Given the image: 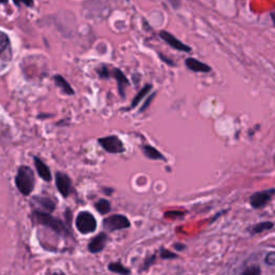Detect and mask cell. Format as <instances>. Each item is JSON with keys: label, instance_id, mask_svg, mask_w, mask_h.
<instances>
[{"label": "cell", "instance_id": "24", "mask_svg": "<svg viewBox=\"0 0 275 275\" xmlns=\"http://www.w3.org/2000/svg\"><path fill=\"white\" fill-rule=\"evenodd\" d=\"M166 2L169 3L173 9H179L181 7V0H166Z\"/></svg>", "mask_w": 275, "mask_h": 275}, {"label": "cell", "instance_id": "2", "mask_svg": "<svg viewBox=\"0 0 275 275\" xmlns=\"http://www.w3.org/2000/svg\"><path fill=\"white\" fill-rule=\"evenodd\" d=\"M76 228L82 233L94 232L97 228V223L95 217L88 212L80 213L76 218Z\"/></svg>", "mask_w": 275, "mask_h": 275}, {"label": "cell", "instance_id": "19", "mask_svg": "<svg viewBox=\"0 0 275 275\" xmlns=\"http://www.w3.org/2000/svg\"><path fill=\"white\" fill-rule=\"evenodd\" d=\"M8 43H9L8 35L5 32L0 31V54H2V53L4 52V50L7 48Z\"/></svg>", "mask_w": 275, "mask_h": 275}, {"label": "cell", "instance_id": "26", "mask_svg": "<svg viewBox=\"0 0 275 275\" xmlns=\"http://www.w3.org/2000/svg\"><path fill=\"white\" fill-rule=\"evenodd\" d=\"M14 3L19 6L20 4H25L26 6H31L32 0H14Z\"/></svg>", "mask_w": 275, "mask_h": 275}, {"label": "cell", "instance_id": "10", "mask_svg": "<svg viewBox=\"0 0 275 275\" xmlns=\"http://www.w3.org/2000/svg\"><path fill=\"white\" fill-rule=\"evenodd\" d=\"M56 184H57V187L59 189V191L64 194V196H68L69 192H70V180L69 177L66 175V174H63V173H57L56 175Z\"/></svg>", "mask_w": 275, "mask_h": 275}, {"label": "cell", "instance_id": "20", "mask_svg": "<svg viewBox=\"0 0 275 275\" xmlns=\"http://www.w3.org/2000/svg\"><path fill=\"white\" fill-rule=\"evenodd\" d=\"M156 260V255H152L150 257H148V258L145 259L144 263L142 264V267H141V271H146L150 265H152Z\"/></svg>", "mask_w": 275, "mask_h": 275}, {"label": "cell", "instance_id": "3", "mask_svg": "<svg viewBox=\"0 0 275 275\" xmlns=\"http://www.w3.org/2000/svg\"><path fill=\"white\" fill-rule=\"evenodd\" d=\"M103 226L105 229H108L109 231H115V230L129 228L130 221L126 216L116 214V215H112L108 218H105L103 221Z\"/></svg>", "mask_w": 275, "mask_h": 275}, {"label": "cell", "instance_id": "12", "mask_svg": "<svg viewBox=\"0 0 275 275\" xmlns=\"http://www.w3.org/2000/svg\"><path fill=\"white\" fill-rule=\"evenodd\" d=\"M141 149H142V152H143V154L149 159H153V161H166L165 156L153 146L143 145L141 147Z\"/></svg>", "mask_w": 275, "mask_h": 275}, {"label": "cell", "instance_id": "11", "mask_svg": "<svg viewBox=\"0 0 275 275\" xmlns=\"http://www.w3.org/2000/svg\"><path fill=\"white\" fill-rule=\"evenodd\" d=\"M114 75H115V78H116L117 84H119L120 95H121L122 98H125V96H126V87L129 84L128 83V80L125 76V74H124L120 69H115L114 70Z\"/></svg>", "mask_w": 275, "mask_h": 275}, {"label": "cell", "instance_id": "9", "mask_svg": "<svg viewBox=\"0 0 275 275\" xmlns=\"http://www.w3.org/2000/svg\"><path fill=\"white\" fill-rule=\"evenodd\" d=\"M38 215V218L40 220V223L44 224V225H48L50 226L51 228H53L54 230H56V231L58 232H66V228L61 225L60 221L52 218L46 214H37Z\"/></svg>", "mask_w": 275, "mask_h": 275}, {"label": "cell", "instance_id": "29", "mask_svg": "<svg viewBox=\"0 0 275 275\" xmlns=\"http://www.w3.org/2000/svg\"><path fill=\"white\" fill-rule=\"evenodd\" d=\"M8 2V0H0V3H3V4H6Z\"/></svg>", "mask_w": 275, "mask_h": 275}, {"label": "cell", "instance_id": "13", "mask_svg": "<svg viewBox=\"0 0 275 275\" xmlns=\"http://www.w3.org/2000/svg\"><path fill=\"white\" fill-rule=\"evenodd\" d=\"M34 163H35V167H37V170L39 172V175L42 177V179L46 180L47 182L51 181V172L49 170V168L46 166V164H43L39 158H34Z\"/></svg>", "mask_w": 275, "mask_h": 275}, {"label": "cell", "instance_id": "5", "mask_svg": "<svg viewBox=\"0 0 275 275\" xmlns=\"http://www.w3.org/2000/svg\"><path fill=\"white\" fill-rule=\"evenodd\" d=\"M274 194H275V188L256 192V193L252 194V197L250 199L251 206L254 209L263 208L272 199V197L274 196Z\"/></svg>", "mask_w": 275, "mask_h": 275}, {"label": "cell", "instance_id": "23", "mask_svg": "<svg viewBox=\"0 0 275 275\" xmlns=\"http://www.w3.org/2000/svg\"><path fill=\"white\" fill-rule=\"evenodd\" d=\"M155 93L154 94H152V96H150V97H148V98H147V100L145 101V103L143 104V105H142V108L140 109V112H143L144 110H146L147 108H148V106H149V104H150V102H152L153 101V99H154V97H155Z\"/></svg>", "mask_w": 275, "mask_h": 275}, {"label": "cell", "instance_id": "14", "mask_svg": "<svg viewBox=\"0 0 275 275\" xmlns=\"http://www.w3.org/2000/svg\"><path fill=\"white\" fill-rule=\"evenodd\" d=\"M150 90H152V85L150 84H146L142 90L138 93V95L135 97L134 100H132L131 102V108H136V106L141 102V100L144 98L145 95L148 94V92H150Z\"/></svg>", "mask_w": 275, "mask_h": 275}, {"label": "cell", "instance_id": "25", "mask_svg": "<svg viewBox=\"0 0 275 275\" xmlns=\"http://www.w3.org/2000/svg\"><path fill=\"white\" fill-rule=\"evenodd\" d=\"M159 57H161L162 58V60L164 61V63H166V64H168V65H169V66H175V64L173 63V61L170 59V58H168V57H165V55H163V54H159Z\"/></svg>", "mask_w": 275, "mask_h": 275}, {"label": "cell", "instance_id": "16", "mask_svg": "<svg viewBox=\"0 0 275 275\" xmlns=\"http://www.w3.org/2000/svg\"><path fill=\"white\" fill-rule=\"evenodd\" d=\"M109 270L114 272V273H119V274H123V275H127L130 274V270L126 269L124 265L120 262H113L109 264Z\"/></svg>", "mask_w": 275, "mask_h": 275}, {"label": "cell", "instance_id": "18", "mask_svg": "<svg viewBox=\"0 0 275 275\" xmlns=\"http://www.w3.org/2000/svg\"><path fill=\"white\" fill-rule=\"evenodd\" d=\"M161 258L162 259H175V258H177V255L169 250H165V248H162Z\"/></svg>", "mask_w": 275, "mask_h": 275}, {"label": "cell", "instance_id": "15", "mask_svg": "<svg viewBox=\"0 0 275 275\" xmlns=\"http://www.w3.org/2000/svg\"><path fill=\"white\" fill-rule=\"evenodd\" d=\"M273 223H271V221H263V223H259L257 224L256 226H254L252 228V233L253 234H258V233H261L263 231H267V230H270L273 228Z\"/></svg>", "mask_w": 275, "mask_h": 275}, {"label": "cell", "instance_id": "4", "mask_svg": "<svg viewBox=\"0 0 275 275\" xmlns=\"http://www.w3.org/2000/svg\"><path fill=\"white\" fill-rule=\"evenodd\" d=\"M99 143L106 150V152H109V153L120 154V153L125 152V147H124L123 142L116 136L102 138L99 140Z\"/></svg>", "mask_w": 275, "mask_h": 275}, {"label": "cell", "instance_id": "1", "mask_svg": "<svg viewBox=\"0 0 275 275\" xmlns=\"http://www.w3.org/2000/svg\"><path fill=\"white\" fill-rule=\"evenodd\" d=\"M16 186L24 194H28L32 191L34 186L33 172L28 167H21L16 175Z\"/></svg>", "mask_w": 275, "mask_h": 275}, {"label": "cell", "instance_id": "22", "mask_svg": "<svg viewBox=\"0 0 275 275\" xmlns=\"http://www.w3.org/2000/svg\"><path fill=\"white\" fill-rule=\"evenodd\" d=\"M265 263L269 265H275V252H271L265 257Z\"/></svg>", "mask_w": 275, "mask_h": 275}, {"label": "cell", "instance_id": "17", "mask_svg": "<svg viewBox=\"0 0 275 275\" xmlns=\"http://www.w3.org/2000/svg\"><path fill=\"white\" fill-rule=\"evenodd\" d=\"M96 209L99 213H101V214H106V213H109L111 210V205L108 200L101 199L96 203Z\"/></svg>", "mask_w": 275, "mask_h": 275}, {"label": "cell", "instance_id": "6", "mask_svg": "<svg viewBox=\"0 0 275 275\" xmlns=\"http://www.w3.org/2000/svg\"><path fill=\"white\" fill-rule=\"evenodd\" d=\"M159 37H161L167 44H169V46L177 51H181V52H190L191 51V48L186 46L185 43H183L182 41H180L177 38H175L174 35L170 32H168L166 30H162L161 32H159Z\"/></svg>", "mask_w": 275, "mask_h": 275}, {"label": "cell", "instance_id": "27", "mask_svg": "<svg viewBox=\"0 0 275 275\" xmlns=\"http://www.w3.org/2000/svg\"><path fill=\"white\" fill-rule=\"evenodd\" d=\"M173 246H174V248H176L177 251H184L185 248H186V246H185V245H183V244H179V243L174 244Z\"/></svg>", "mask_w": 275, "mask_h": 275}, {"label": "cell", "instance_id": "21", "mask_svg": "<svg viewBox=\"0 0 275 275\" xmlns=\"http://www.w3.org/2000/svg\"><path fill=\"white\" fill-rule=\"evenodd\" d=\"M261 273V270L259 267H251L250 269H246L245 271H243L244 275H258Z\"/></svg>", "mask_w": 275, "mask_h": 275}, {"label": "cell", "instance_id": "7", "mask_svg": "<svg viewBox=\"0 0 275 275\" xmlns=\"http://www.w3.org/2000/svg\"><path fill=\"white\" fill-rule=\"evenodd\" d=\"M185 65L190 71H193V72H203V73H208L211 72L212 68L208 66L205 63H201L196 58H187L185 60Z\"/></svg>", "mask_w": 275, "mask_h": 275}, {"label": "cell", "instance_id": "28", "mask_svg": "<svg viewBox=\"0 0 275 275\" xmlns=\"http://www.w3.org/2000/svg\"><path fill=\"white\" fill-rule=\"evenodd\" d=\"M271 19H272L273 24H274V26H275V10L271 12Z\"/></svg>", "mask_w": 275, "mask_h": 275}, {"label": "cell", "instance_id": "8", "mask_svg": "<svg viewBox=\"0 0 275 275\" xmlns=\"http://www.w3.org/2000/svg\"><path fill=\"white\" fill-rule=\"evenodd\" d=\"M106 241H108V237H106V234L100 233L93 239L90 245H88V248H90V251L92 253H99L104 248Z\"/></svg>", "mask_w": 275, "mask_h": 275}]
</instances>
